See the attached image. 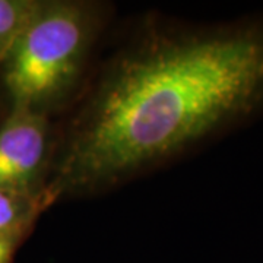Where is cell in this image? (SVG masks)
<instances>
[{
	"label": "cell",
	"mask_w": 263,
	"mask_h": 263,
	"mask_svg": "<svg viewBox=\"0 0 263 263\" xmlns=\"http://www.w3.org/2000/svg\"><path fill=\"white\" fill-rule=\"evenodd\" d=\"M25 235L0 234V263H12L19 243Z\"/></svg>",
	"instance_id": "6"
},
{
	"label": "cell",
	"mask_w": 263,
	"mask_h": 263,
	"mask_svg": "<svg viewBox=\"0 0 263 263\" xmlns=\"http://www.w3.org/2000/svg\"><path fill=\"white\" fill-rule=\"evenodd\" d=\"M95 5L44 2L0 67L12 108L47 114L78 84L100 27Z\"/></svg>",
	"instance_id": "2"
},
{
	"label": "cell",
	"mask_w": 263,
	"mask_h": 263,
	"mask_svg": "<svg viewBox=\"0 0 263 263\" xmlns=\"http://www.w3.org/2000/svg\"><path fill=\"white\" fill-rule=\"evenodd\" d=\"M43 211L37 195L0 189V234L27 235Z\"/></svg>",
	"instance_id": "4"
},
{
	"label": "cell",
	"mask_w": 263,
	"mask_h": 263,
	"mask_svg": "<svg viewBox=\"0 0 263 263\" xmlns=\"http://www.w3.org/2000/svg\"><path fill=\"white\" fill-rule=\"evenodd\" d=\"M50 143L47 114L10 108L0 124V189L40 196L53 155Z\"/></svg>",
	"instance_id": "3"
},
{
	"label": "cell",
	"mask_w": 263,
	"mask_h": 263,
	"mask_svg": "<svg viewBox=\"0 0 263 263\" xmlns=\"http://www.w3.org/2000/svg\"><path fill=\"white\" fill-rule=\"evenodd\" d=\"M43 5L44 0H0V67Z\"/></svg>",
	"instance_id": "5"
},
{
	"label": "cell",
	"mask_w": 263,
	"mask_h": 263,
	"mask_svg": "<svg viewBox=\"0 0 263 263\" xmlns=\"http://www.w3.org/2000/svg\"><path fill=\"white\" fill-rule=\"evenodd\" d=\"M262 104V28L146 29L117 51L72 119L43 209L162 164Z\"/></svg>",
	"instance_id": "1"
}]
</instances>
